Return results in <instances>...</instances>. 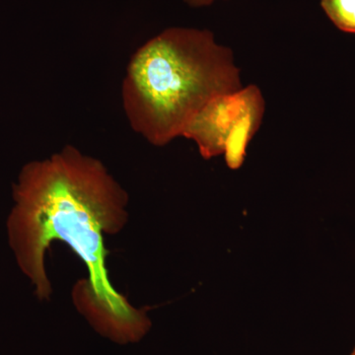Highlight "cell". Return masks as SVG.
Listing matches in <instances>:
<instances>
[{
    "label": "cell",
    "instance_id": "obj_6",
    "mask_svg": "<svg viewBox=\"0 0 355 355\" xmlns=\"http://www.w3.org/2000/svg\"><path fill=\"white\" fill-rule=\"evenodd\" d=\"M184 3L189 6L195 7V8H200V7H207L211 6L216 0H184Z\"/></svg>",
    "mask_w": 355,
    "mask_h": 355
},
{
    "label": "cell",
    "instance_id": "obj_2",
    "mask_svg": "<svg viewBox=\"0 0 355 355\" xmlns=\"http://www.w3.org/2000/svg\"><path fill=\"white\" fill-rule=\"evenodd\" d=\"M243 87L231 49L209 30L174 27L147 41L132 55L123 84L130 127L155 146L178 137L217 95Z\"/></svg>",
    "mask_w": 355,
    "mask_h": 355
},
{
    "label": "cell",
    "instance_id": "obj_3",
    "mask_svg": "<svg viewBox=\"0 0 355 355\" xmlns=\"http://www.w3.org/2000/svg\"><path fill=\"white\" fill-rule=\"evenodd\" d=\"M248 89L210 99L184 128L182 137L193 140L205 159L224 153L226 141L246 106Z\"/></svg>",
    "mask_w": 355,
    "mask_h": 355
},
{
    "label": "cell",
    "instance_id": "obj_5",
    "mask_svg": "<svg viewBox=\"0 0 355 355\" xmlns=\"http://www.w3.org/2000/svg\"><path fill=\"white\" fill-rule=\"evenodd\" d=\"M321 6L338 29L355 34V0H321Z\"/></svg>",
    "mask_w": 355,
    "mask_h": 355
},
{
    "label": "cell",
    "instance_id": "obj_4",
    "mask_svg": "<svg viewBox=\"0 0 355 355\" xmlns=\"http://www.w3.org/2000/svg\"><path fill=\"white\" fill-rule=\"evenodd\" d=\"M246 106L235 123L224 149L226 164L232 170L239 169L246 157L247 147L258 132L265 114L266 103L258 86L249 85Z\"/></svg>",
    "mask_w": 355,
    "mask_h": 355
},
{
    "label": "cell",
    "instance_id": "obj_1",
    "mask_svg": "<svg viewBox=\"0 0 355 355\" xmlns=\"http://www.w3.org/2000/svg\"><path fill=\"white\" fill-rule=\"evenodd\" d=\"M13 200L9 243L38 297L48 299L51 293L44 254L51 242H64L88 270V279L74 287L77 310L112 342H140L150 330V319L116 292L107 272L104 234H116L125 226L128 196L105 166L65 146L22 168Z\"/></svg>",
    "mask_w": 355,
    "mask_h": 355
},
{
    "label": "cell",
    "instance_id": "obj_7",
    "mask_svg": "<svg viewBox=\"0 0 355 355\" xmlns=\"http://www.w3.org/2000/svg\"><path fill=\"white\" fill-rule=\"evenodd\" d=\"M350 355H355V347H354V350H352V354H350Z\"/></svg>",
    "mask_w": 355,
    "mask_h": 355
}]
</instances>
